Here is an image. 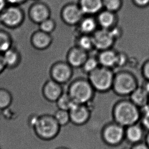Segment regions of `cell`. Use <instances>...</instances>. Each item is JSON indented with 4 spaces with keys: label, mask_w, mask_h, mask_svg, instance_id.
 <instances>
[{
    "label": "cell",
    "mask_w": 149,
    "mask_h": 149,
    "mask_svg": "<svg viewBox=\"0 0 149 149\" xmlns=\"http://www.w3.org/2000/svg\"><path fill=\"white\" fill-rule=\"evenodd\" d=\"M141 113V109L132 103L129 98H124L116 104L113 117L115 122L126 128L139 123Z\"/></svg>",
    "instance_id": "1"
},
{
    "label": "cell",
    "mask_w": 149,
    "mask_h": 149,
    "mask_svg": "<svg viewBox=\"0 0 149 149\" xmlns=\"http://www.w3.org/2000/svg\"><path fill=\"white\" fill-rule=\"evenodd\" d=\"M68 91L75 103L87 104L93 99L95 90L88 78H79L68 83Z\"/></svg>",
    "instance_id": "2"
},
{
    "label": "cell",
    "mask_w": 149,
    "mask_h": 149,
    "mask_svg": "<svg viewBox=\"0 0 149 149\" xmlns=\"http://www.w3.org/2000/svg\"><path fill=\"white\" fill-rule=\"evenodd\" d=\"M88 75V79L95 91L104 92L113 88L115 74L111 69L100 65Z\"/></svg>",
    "instance_id": "3"
},
{
    "label": "cell",
    "mask_w": 149,
    "mask_h": 149,
    "mask_svg": "<svg viewBox=\"0 0 149 149\" xmlns=\"http://www.w3.org/2000/svg\"><path fill=\"white\" fill-rule=\"evenodd\" d=\"M34 127L39 137L42 139H50L58 134L61 126L54 115H47L38 117Z\"/></svg>",
    "instance_id": "4"
},
{
    "label": "cell",
    "mask_w": 149,
    "mask_h": 149,
    "mask_svg": "<svg viewBox=\"0 0 149 149\" xmlns=\"http://www.w3.org/2000/svg\"><path fill=\"white\" fill-rule=\"evenodd\" d=\"M138 86L136 79L129 73L123 72L115 74L112 89L120 96L128 98Z\"/></svg>",
    "instance_id": "5"
},
{
    "label": "cell",
    "mask_w": 149,
    "mask_h": 149,
    "mask_svg": "<svg viewBox=\"0 0 149 149\" xmlns=\"http://www.w3.org/2000/svg\"><path fill=\"white\" fill-rule=\"evenodd\" d=\"M102 137L104 141L109 145H122L125 142V127L113 121L104 127Z\"/></svg>",
    "instance_id": "6"
},
{
    "label": "cell",
    "mask_w": 149,
    "mask_h": 149,
    "mask_svg": "<svg viewBox=\"0 0 149 149\" xmlns=\"http://www.w3.org/2000/svg\"><path fill=\"white\" fill-rule=\"evenodd\" d=\"M24 13L22 9L16 5L5 8L0 13V22L10 28L20 26L24 20Z\"/></svg>",
    "instance_id": "7"
},
{
    "label": "cell",
    "mask_w": 149,
    "mask_h": 149,
    "mask_svg": "<svg viewBox=\"0 0 149 149\" xmlns=\"http://www.w3.org/2000/svg\"><path fill=\"white\" fill-rule=\"evenodd\" d=\"M72 76V67L68 63H56L52 65L49 71L50 78L61 84L70 82Z\"/></svg>",
    "instance_id": "8"
},
{
    "label": "cell",
    "mask_w": 149,
    "mask_h": 149,
    "mask_svg": "<svg viewBox=\"0 0 149 149\" xmlns=\"http://www.w3.org/2000/svg\"><path fill=\"white\" fill-rule=\"evenodd\" d=\"M92 37L94 48L100 51L111 48L116 40L109 30L105 29H97L92 34Z\"/></svg>",
    "instance_id": "9"
},
{
    "label": "cell",
    "mask_w": 149,
    "mask_h": 149,
    "mask_svg": "<svg viewBox=\"0 0 149 149\" xmlns=\"http://www.w3.org/2000/svg\"><path fill=\"white\" fill-rule=\"evenodd\" d=\"M83 13L79 5L69 4L63 8L61 16L66 24L74 25L79 24L83 19Z\"/></svg>",
    "instance_id": "10"
},
{
    "label": "cell",
    "mask_w": 149,
    "mask_h": 149,
    "mask_svg": "<svg viewBox=\"0 0 149 149\" xmlns=\"http://www.w3.org/2000/svg\"><path fill=\"white\" fill-rule=\"evenodd\" d=\"M69 112L71 122L77 125L86 123L91 115V110L87 104L74 103Z\"/></svg>",
    "instance_id": "11"
},
{
    "label": "cell",
    "mask_w": 149,
    "mask_h": 149,
    "mask_svg": "<svg viewBox=\"0 0 149 149\" xmlns=\"http://www.w3.org/2000/svg\"><path fill=\"white\" fill-rule=\"evenodd\" d=\"M146 132L139 123L129 126L125 128V141L130 145L143 141Z\"/></svg>",
    "instance_id": "12"
},
{
    "label": "cell",
    "mask_w": 149,
    "mask_h": 149,
    "mask_svg": "<svg viewBox=\"0 0 149 149\" xmlns=\"http://www.w3.org/2000/svg\"><path fill=\"white\" fill-rule=\"evenodd\" d=\"M64 91V85L50 79L43 87V94L49 101L56 102Z\"/></svg>",
    "instance_id": "13"
},
{
    "label": "cell",
    "mask_w": 149,
    "mask_h": 149,
    "mask_svg": "<svg viewBox=\"0 0 149 149\" xmlns=\"http://www.w3.org/2000/svg\"><path fill=\"white\" fill-rule=\"evenodd\" d=\"M88 57V52L77 46L71 48L67 54V63L72 67H82Z\"/></svg>",
    "instance_id": "14"
},
{
    "label": "cell",
    "mask_w": 149,
    "mask_h": 149,
    "mask_svg": "<svg viewBox=\"0 0 149 149\" xmlns=\"http://www.w3.org/2000/svg\"><path fill=\"white\" fill-rule=\"evenodd\" d=\"M49 15L50 11L49 7L41 3L33 4L29 10V16L31 20L38 24L49 18Z\"/></svg>",
    "instance_id": "15"
},
{
    "label": "cell",
    "mask_w": 149,
    "mask_h": 149,
    "mask_svg": "<svg viewBox=\"0 0 149 149\" xmlns=\"http://www.w3.org/2000/svg\"><path fill=\"white\" fill-rule=\"evenodd\" d=\"M52 42L50 34L39 30L34 33L31 37V43L35 48L45 50L49 48Z\"/></svg>",
    "instance_id": "16"
},
{
    "label": "cell",
    "mask_w": 149,
    "mask_h": 149,
    "mask_svg": "<svg viewBox=\"0 0 149 149\" xmlns=\"http://www.w3.org/2000/svg\"><path fill=\"white\" fill-rule=\"evenodd\" d=\"M79 6L84 14H98L103 8L102 0H79Z\"/></svg>",
    "instance_id": "17"
},
{
    "label": "cell",
    "mask_w": 149,
    "mask_h": 149,
    "mask_svg": "<svg viewBox=\"0 0 149 149\" xmlns=\"http://www.w3.org/2000/svg\"><path fill=\"white\" fill-rule=\"evenodd\" d=\"M128 98L136 106L142 109L148 105L149 100V94L143 87L139 86L131 93Z\"/></svg>",
    "instance_id": "18"
},
{
    "label": "cell",
    "mask_w": 149,
    "mask_h": 149,
    "mask_svg": "<svg viewBox=\"0 0 149 149\" xmlns=\"http://www.w3.org/2000/svg\"><path fill=\"white\" fill-rule=\"evenodd\" d=\"M118 54L111 48L101 51L97 57L101 67L111 69L117 65Z\"/></svg>",
    "instance_id": "19"
},
{
    "label": "cell",
    "mask_w": 149,
    "mask_h": 149,
    "mask_svg": "<svg viewBox=\"0 0 149 149\" xmlns=\"http://www.w3.org/2000/svg\"><path fill=\"white\" fill-rule=\"evenodd\" d=\"M115 12H111L109 10L101 11L98 13L97 22L101 28L109 30L115 26Z\"/></svg>",
    "instance_id": "20"
},
{
    "label": "cell",
    "mask_w": 149,
    "mask_h": 149,
    "mask_svg": "<svg viewBox=\"0 0 149 149\" xmlns=\"http://www.w3.org/2000/svg\"><path fill=\"white\" fill-rule=\"evenodd\" d=\"M2 54L6 67H14L20 64V53L17 48H14L13 46Z\"/></svg>",
    "instance_id": "21"
},
{
    "label": "cell",
    "mask_w": 149,
    "mask_h": 149,
    "mask_svg": "<svg viewBox=\"0 0 149 149\" xmlns=\"http://www.w3.org/2000/svg\"><path fill=\"white\" fill-rule=\"evenodd\" d=\"M79 29L82 34L90 35L97 30L98 25L97 20L92 16H87L81 20L79 24Z\"/></svg>",
    "instance_id": "22"
},
{
    "label": "cell",
    "mask_w": 149,
    "mask_h": 149,
    "mask_svg": "<svg viewBox=\"0 0 149 149\" xmlns=\"http://www.w3.org/2000/svg\"><path fill=\"white\" fill-rule=\"evenodd\" d=\"M68 84H64V91L61 95L60 97L56 101V105L58 109H63L66 110H69L73 105L74 104V101H73L70 96L68 91Z\"/></svg>",
    "instance_id": "23"
},
{
    "label": "cell",
    "mask_w": 149,
    "mask_h": 149,
    "mask_svg": "<svg viewBox=\"0 0 149 149\" xmlns=\"http://www.w3.org/2000/svg\"><path fill=\"white\" fill-rule=\"evenodd\" d=\"M13 46L12 38L0 22V53L3 54Z\"/></svg>",
    "instance_id": "24"
},
{
    "label": "cell",
    "mask_w": 149,
    "mask_h": 149,
    "mask_svg": "<svg viewBox=\"0 0 149 149\" xmlns=\"http://www.w3.org/2000/svg\"><path fill=\"white\" fill-rule=\"evenodd\" d=\"M77 46L86 52L94 48L93 38L90 35L83 34L77 40Z\"/></svg>",
    "instance_id": "25"
},
{
    "label": "cell",
    "mask_w": 149,
    "mask_h": 149,
    "mask_svg": "<svg viewBox=\"0 0 149 149\" xmlns=\"http://www.w3.org/2000/svg\"><path fill=\"white\" fill-rule=\"evenodd\" d=\"M100 66L97 58L94 57H88L84 64L82 66L83 70L85 73L88 74L94 71Z\"/></svg>",
    "instance_id": "26"
},
{
    "label": "cell",
    "mask_w": 149,
    "mask_h": 149,
    "mask_svg": "<svg viewBox=\"0 0 149 149\" xmlns=\"http://www.w3.org/2000/svg\"><path fill=\"white\" fill-rule=\"evenodd\" d=\"M61 126H65L70 122V117L68 110L58 109L54 115Z\"/></svg>",
    "instance_id": "27"
},
{
    "label": "cell",
    "mask_w": 149,
    "mask_h": 149,
    "mask_svg": "<svg viewBox=\"0 0 149 149\" xmlns=\"http://www.w3.org/2000/svg\"><path fill=\"white\" fill-rule=\"evenodd\" d=\"M102 2L105 10L111 12H116L121 7V0H102Z\"/></svg>",
    "instance_id": "28"
},
{
    "label": "cell",
    "mask_w": 149,
    "mask_h": 149,
    "mask_svg": "<svg viewBox=\"0 0 149 149\" xmlns=\"http://www.w3.org/2000/svg\"><path fill=\"white\" fill-rule=\"evenodd\" d=\"M141 117L139 124L147 132H149V108L147 106L141 109Z\"/></svg>",
    "instance_id": "29"
},
{
    "label": "cell",
    "mask_w": 149,
    "mask_h": 149,
    "mask_svg": "<svg viewBox=\"0 0 149 149\" xmlns=\"http://www.w3.org/2000/svg\"><path fill=\"white\" fill-rule=\"evenodd\" d=\"M56 28V23L54 20L49 18L39 24L40 30L50 34Z\"/></svg>",
    "instance_id": "30"
},
{
    "label": "cell",
    "mask_w": 149,
    "mask_h": 149,
    "mask_svg": "<svg viewBox=\"0 0 149 149\" xmlns=\"http://www.w3.org/2000/svg\"><path fill=\"white\" fill-rule=\"evenodd\" d=\"M11 101V96L8 91L0 89V108L3 109L8 107Z\"/></svg>",
    "instance_id": "31"
},
{
    "label": "cell",
    "mask_w": 149,
    "mask_h": 149,
    "mask_svg": "<svg viewBox=\"0 0 149 149\" xmlns=\"http://www.w3.org/2000/svg\"><path fill=\"white\" fill-rule=\"evenodd\" d=\"M130 149H149V147L145 141H143L130 145Z\"/></svg>",
    "instance_id": "32"
},
{
    "label": "cell",
    "mask_w": 149,
    "mask_h": 149,
    "mask_svg": "<svg viewBox=\"0 0 149 149\" xmlns=\"http://www.w3.org/2000/svg\"><path fill=\"white\" fill-rule=\"evenodd\" d=\"M109 31L115 40L119 38V37L121 36V31L120 29L118 27L114 26L112 28L110 29Z\"/></svg>",
    "instance_id": "33"
},
{
    "label": "cell",
    "mask_w": 149,
    "mask_h": 149,
    "mask_svg": "<svg viewBox=\"0 0 149 149\" xmlns=\"http://www.w3.org/2000/svg\"><path fill=\"white\" fill-rule=\"evenodd\" d=\"M125 57L123 54H118V57H117V65H121L124 64L126 61Z\"/></svg>",
    "instance_id": "34"
},
{
    "label": "cell",
    "mask_w": 149,
    "mask_h": 149,
    "mask_svg": "<svg viewBox=\"0 0 149 149\" xmlns=\"http://www.w3.org/2000/svg\"><path fill=\"white\" fill-rule=\"evenodd\" d=\"M143 74L147 80L149 81V62L145 65L143 69Z\"/></svg>",
    "instance_id": "35"
},
{
    "label": "cell",
    "mask_w": 149,
    "mask_h": 149,
    "mask_svg": "<svg viewBox=\"0 0 149 149\" xmlns=\"http://www.w3.org/2000/svg\"><path fill=\"white\" fill-rule=\"evenodd\" d=\"M7 2L13 5H18L19 4H22L25 2L26 0H6Z\"/></svg>",
    "instance_id": "36"
},
{
    "label": "cell",
    "mask_w": 149,
    "mask_h": 149,
    "mask_svg": "<svg viewBox=\"0 0 149 149\" xmlns=\"http://www.w3.org/2000/svg\"><path fill=\"white\" fill-rule=\"evenodd\" d=\"M6 67V65L4 63L3 54L0 53V73L2 72Z\"/></svg>",
    "instance_id": "37"
},
{
    "label": "cell",
    "mask_w": 149,
    "mask_h": 149,
    "mask_svg": "<svg viewBox=\"0 0 149 149\" xmlns=\"http://www.w3.org/2000/svg\"><path fill=\"white\" fill-rule=\"evenodd\" d=\"M135 3L139 6H143L149 3V0H134Z\"/></svg>",
    "instance_id": "38"
},
{
    "label": "cell",
    "mask_w": 149,
    "mask_h": 149,
    "mask_svg": "<svg viewBox=\"0 0 149 149\" xmlns=\"http://www.w3.org/2000/svg\"><path fill=\"white\" fill-rule=\"evenodd\" d=\"M6 0H0V13L6 8Z\"/></svg>",
    "instance_id": "39"
},
{
    "label": "cell",
    "mask_w": 149,
    "mask_h": 149,
    "mask_svg": "<svg viewBox=\"0 0 149 149\" xmlns=\"http://www.w3.org/2000/svg\"><path fill=\"white\" fill-rule=\"evenodd\" d=\"M141 86L143 87L144 89L149 94V81L147 80L145 83Z\"/></svg>",
    "instance_id": "40"
},
{
    "label": "cell",
    "mask_w": 149,
    "mask_h": 149,
    "mask_svg": "<svg viewBox=\"0 0 149 149\" xmlns=\"http://www.w3.org/2000/svg\"><path fill=\"white\" fill-rule=\"evenodd\" d=\"M144 141H145L149 147V132H146L145 139H144Z\"/></svg>",
    "instance_id": "41"
},
{
    "label": "cell",
    "mask_w": 149,
    "mask_h": 149,
    "mask_svg": "<svg viewBox=\"0 0 149 149\" xmlns=\"http://www.w3.org/2000/svg\"><path fill=\"white\" fill-rule=\"evenodd\" d=\"M69 149L68 148H67L65 147H60L58 148V149Z\"/></svg>",
    "instance_id": "42"
},
{
    "label": "cell",
    "mask_w": 149,
    "mask_h": 149,
    "mask_svg": "<svg viewBox=\"0 0 149 149\" xmlns=\"http://www.w3.org/2000/svg\"><path fill=\"white\" fill-rule=\"evenodd\" d=\"M148 108H149V102H148V105L146 106Z\"/></svg>",
    "instance_id": "43"
}]
</instances>
